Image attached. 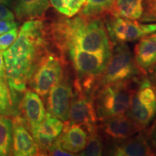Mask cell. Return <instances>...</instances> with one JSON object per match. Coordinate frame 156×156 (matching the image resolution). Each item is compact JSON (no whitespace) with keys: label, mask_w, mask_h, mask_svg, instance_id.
I'll return each mask as SVG.
<instances>
[{"label":"cell","mask_w":156,"mask_h":156,"mask_svg":"<svg viewBox=\"0 0 156 156\" xmlns=\"http://www.w3.org/2000/svg\"><path fill=\"white\" fill-rule=\"evenodd\" d=\"M51 44L48 25L43 19L25 21L17 38L3 52L7 81L13 94L23 93Z\"/></svg>","instance_id":"6da1fadb"},{"label":"cell","mask_w":156,"mask_h":156,"mask_svg":"<svg viewBox=\"0 0 156 156\" xmlns=\"http://www.w3.org/2000/svg\"><path fill=\"white\" fill-rule=\"evenodd\" d=\"M103 19L80 14L73 18L60 17L48 25L51 42L62 55L73 47L93 53L112 51Z\"/></svg>","instance_id":"7a4b0ae2"},{"label":"cell","mask_w":156,"mask_h":156,"mask_svg":"<svg viewBox=\"0 0 156 156\" xmlns=\"http://www.w3.org/2000/svg\"><path fill=\"white\" fill-rule=\"evenodd\" d=\"M140 78L104 85L95 91L94 105L98 122L126 114Z\"/></svg>","instance_id":"3957f363"},{"label":"cell","mask_w":156,"mask_h":156,"mask_svg":"<svg viewBox=\"0 0 156 156\" xmlns=\"http://www.w3.org/2000/svg\"><path fill=\"white\" fill-rule=\"evenodd\" d=\"M142 75H144L140 72L134 55L126 44H117L112 49L104 70L97 78L95 91L106 85L136 80Z\"/></svg>","instance_id":"277c9868"},{"label":"cell","mask_w":156,"mask_h":156,"mask_svg":"<svg viewBox=\"0 0 156 156\" xmlns=\"http://www.w3.org/2000/svg\"><path fill=\"white\" fill-rule=\"evenodd\" d=\"M65 64L66 59L61 54L48 51L42 57L29 81L30 88L41 97H46L65 75Z\"/></svg>","instance_id":"5b68a950"},{"label":"cell","mask_w":156,"mask_h":156,"mask_svg":"<svg viewBox=\"0 0 156 156\" xmlns=\"http://www.w3.org/2000/svg\"><path fill=\"white\" fill-rule=\"evenodd\" d=\"M112 51L87 52L73 47L62 54L67 57L75 69V78L80 80H97L108 63ZM66 59V58H65Z\"/></svg>","instance_id":"8992f818"},{"label":"cell","mask_w":156,"mask_h":156,"mask_svg":"<svg viewBox=\"0 0 156 156\" xmlns=\"http://www.w3.org/2000/svg\"><path fill=\"white\" fill-rule=\"evenodd\" d=\"M105 23L112 45L135 41L156 32V23L141 24L134 20L113 15H109Z\"/></svg>","instance_id":"52a82bcc"},{"label":"cell","mask_w":156,"mask_h":156,"mask_svg":"<svg viewBox=\"0 0 156 156\" xmlns=\"http://www.w3.org/2000/svg\"><path fill=\"white\" fill-rule=\"evenodd\" d=\"M47 112L52 116L66 122L69 119L70 103L73 95V83L65 73L57 84L48 93Z\"/></svg>","instance_id":"ba28073f"},{"label":"cell","mask_w":156,"mask_h":156,"mask_svg":"<svg viewBox=\"0 0 156 156\" xmlns=\"http://www.w3.org/2000/svg\"><path fill=\"white\" fill-rule=\"evenodd\" d=\"M68 122L84 126L98 124V119L94 105V95L85 92L73 85Z\"/></svg>","instance_id":"9c48e42d"},{"label":"cell","mask_w":156,"mask_h":156,"mask_svg":"<svg viewBox=\"0 0 156 156\" xmlns=\"http://www.w3.org/2000/svg\"><path fill=\"white\" fill-rule=\"evenodd\" d=\"M151 133H139L124 140L108 141L103 153L107 155L145 156L154 155L153 147L148 142Z\"/></svg>","instance_id":"30bf717a"},{"label":"cell","mask_w":156,"mask_h":156,"mask_svg":"<svg viewBox=\"0 0 156 156\" xmlns=\"http://www.w3.org/2000/svg\"><path fill=\"white\" fill-rule=\"evenodd\" d=\"M98 129L104 140H124L142 132L137 124L127 115H121L98 122Z\"/></svg>","instance_id":"8fae6325"},{"label":"cell","mask_w":156,"mask_h":156,"mask_svg":"<svg viewBox=\"0 0 156 156\" xmlns=\"http://www.w3.org/2000/svg\"><path fill=\"white\" fill-rule=\"evenodd\" d=\"M12 119V155L16 156L42 155L32 134L20 115Z\"/></svg>","instance_id":"7c38bea8"},{"label":"cell","mask_w":156,"mask_h":156,"mask_svg":"<svg viewBox=\"0 0 156 156\" xmlns=\"http://www.w3.org/2000/svg\"><path fill=\"white\" fill-rule=\"evenodd\" d=\"M64 126V122L46 112L44 120L38 126L30 130L42 155H47L51 146L61 135Z\"/></svg>","instance_id":"4fadbf2b"},{"label":"cell","mask_w":156,"mask_h":156,"mask_svg":"<svg viewBox=\"0 0 156 156\" xmlns=\"http://www.w3.org/2000/svg\"><path fill=\"white\" fill-rule=\"evenodd\" d=\"M20 116L25 125L30 130L36 128L44 120L46 109L40 95L33 90H25L19 105Z\"/></svg>","instance_id":"5bb4252c"},{"label":"cell","mask_w":156,"mask_h":156,"mask_svg":"<svg viewBox=\"0 0 156 156\" xmlns=\"http://www.w3.org/2000/svg\"><path fill=\"white\" fill-rule=\"evenodd\" d=\"M87 138L88 132L85 126L71 124L66 121L58 140L64 151L75 155L83 151L86 146Z\"/></svg>","instance_id":"9a60e30c"},{"label":"cell","mask_w":156,"mask_h":156,"mask_svg":"<svg viewBox=\"0 0 156 156\" xmlns=\"http://www.w3.org/2000/svg\"><path fill=\"white\" fill-rule=\"evenodd\" d=\"M134 57L140 73L147 75L148 70L156 61V33L140 39L134 48Z\"/></svg>","instance_id":"2e32d148"},{"label":"cell","mask_w":156,"mask_h":156,"mask_svg":"<svg viewBox=\"0 0 156 156\" xmlns=\"http://www.w3.org/2000/svg\"><path fill=\"white\" fill-rule=\"evenodd\" d=\"M13 10L20 21L44 19L50 6L49 0H15Z\"/></svg>","instance_id":"e0dca14e"},{"label":"cell","mask_w":156,"mask_h":156,"mask_svg":"<svg viewBox=\"0 0 156 156\" xmlns=\"http://www.w3.org/2000/svg\"><path fill=\"white\" fill-rule=\"evenodd\" d=\"M144 0H115L110 14L130 20H140Z\"/></svg>","instance_id":"ac0fdd59"},{"label":"cell","mask_w":156,"mask_h":156,"mask_svg":"<svg viewBox=\"0 0 156 156\" xmlns=\"http://www.w3.org/2000/svg\"><path fill=\"white\" fill-rule=\"evenodd\" d=\"M88 138L86 146L78 155L85 156H99L102 155L104 151L105 140L101 135L98 129V124L85 126Z\"/></svg>","instance_id":"d6986e66"},{"label":"cell","mask_w":156,"mask_h":156,"mask_svg":"<svg viewBox=\"0 0 156 156\" xmlns=\"http://www.w3.org/2000/svg\"><path fill=\"white\" fill-rule=\"evenodd\" d=\"M12 147V119L0 114V155H10Z\"/></svg>","instance_id":"ffe728a7"},{"label":"cell","mask_w":156,"mask_h":156,"mask_svg":"<svg viewBox=\"0 0 156 156\" xmlns=\"http://www.w3.org/2000/svg\"><path fill=\"white\" fill-rule=\"evenodd\" d=\"M115 0H86L80 10V15L87 17H105L110 14Z\"/></svg>","instance_id":"44dd1931"},{"label":"cell","mask_w":156,"mask_h":156,"mask_svg":"<svg viewBox=\"0 0 156 156\" xmlns=\"http://www.w3.org/2000/svg\"><path fill=\"white\" fill-rule=\"evenodd\" d=\"M16 95L12 93L7 83L0 79V114L12 116L16 113Z\"/></svg>","instance_id":"7402d4cb"},{"label":"cell","mask_w":156,"mask_h":156,"mask_svg":"<svg viewBox=\"0 0 156 156\" xmlns=\"http://www.w3.org/2000/svg\"><path fill=\"white\" fill-rule=\"evenodd\" d=\"M86 0H49L53 7L67 17H72L81 10Z\"/></svg>","instance_id":"603a6c76"},{"label":"cell","mask_w":156,"mask_h":156,"mask_svg":"<svg viewBox=\"0 0 156 156\" xmlns=\"http://www.w3.org/2000/svg\"><path fill=\"white\" fill-rule=\"evenodd\" d=\"M143 14L140 21L145 23L156 22V0H144Z\"/></svg>","instance_id":"cb8c5ba5"},{"label":"cell","mask_w":156,"mask_h":156,"mask_svg":"<svg viewBox=\"0 0 156 156\" xmlns=\"http://www.w3.org/2000/svg\"><path fill=\"white\" fill-rule=\"evenodd\" d=\"M17 34L18 30L17 27L0 35V51L4 52L6 49H7L17 38Z\"/></svg>","instance_id":"d4e9b609"},{"label":"cell","mask_w":156,"mask_h":156,"mask_svg":"<svg viewBox=\"0 0 156 156\" xmlns=\"http://www.w3.org/2000/svg\"><path fill=\"white\" fill-rule=\"evenodd\" d=\"M14 20L15 15L8 7H6L5 5L0 4V20Z\"/></svg>","instance_id":"484cf974"},{"label":"cell","mask_w":156,"mask_h":156,"mask_svg":"<svg viewBox=\"0 0 156 156\" xmlns=\"http://www.w3.org/2000/svg\"><path fill=\"white\" fill-rule=\"evenodd\" d=\"M0 79L2 80L5 83H7L5 62H4L3 58V52L2 51H0Z\"/></svg>","instance_id":"4316f807"},{"label":"cell","mask_w":156,"mask_h":156,"mask_svg":"<svg viewBox=\"0 0 156 156\" xmlns=\"http://www.w3.org/2000/svg\"><path fill=\"white\" fill-rule=\"evenodd\" d=\"M147 74H149V76H148L149 79L156 85V61L148 70Z\"/></svg>","instance_id":"83f0119b"},{"label":"cell","mask_w":156,"mask_h":156,"mask_svg":"<svg viewBox=\"0 0 156 156\" xmlns=\"http://www.w3.org/2000/svg\"><path fill=\"white\" fill-rule=\"evenodd\" d=\"M13 3V0H0V4L7 5V6H12Z\"/></svg>","instance_id":"f1b7e54d"},{"label":"cell","mask_w":156,"mask_h":156,"mask_svg":"<svg viewBox=\"0 0 156 156\" xmlns=\"http://www.w3.org/2000/svg\"><path fill=\"white\" fill-rule=\"evenodd\" d=\"M152 144H153V148H155V150L156 151V136H154V138H153V142H151ZM156 153V152H155Z\"/></svg>","instance_id":"f546056e"}]
</instances>
